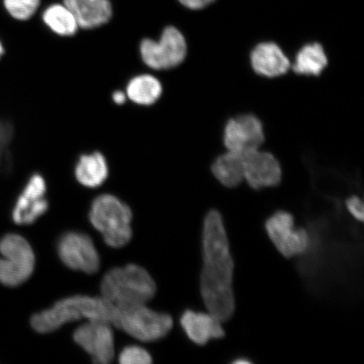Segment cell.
Wrapping results in <instances>:
<instances>
[{
  "instance_id": "obj_16",
  "label": "cell",
  "mask_w": 364,
  "mask_h": 364,
  "mask_svg": "<svg viewBox=\"0 0 364 364\" xmlns=\"http://www.w3.org/2000/svg\"><path fill=\"white\" fill-rule=\"evenodd\" d=\"M250 63L257 74L274 78L289 70L290 62L279 46L263 43L257 46L250 54Z\"/></svg>"
},
{
  "instance_id": "obj_14",
  "label": "cell",
  "mask_w": 364,
  "mask_h": 364,
  "mask_svg": "<svg viewBox=\"0 0 364 364\" xmlns=\"http://www.w3.org/2000/svg\"><path fill=\"white\" fill-rule=\"evenodd\" d=\"M222 321L210 313L186 309L181 314L180 325L188 339L196 345L204 346L212 340L225 338Z\"/></svg>"
},
{
  "instance_id": "obj_8",
  "label": "cell",
  "mask_w": 364,
  "mask_h": 364,
  "mask_svg": "<svg viewBox=\"0 0 364 364\" xmlns=\"http://www.w3.org/2000/svg\"><path fill=\"white\" fill-rule=\"evenodd\" d=\"M268 237L282 256L301 257L311 247V233L304 228H296L292 213L276 211L265 222Z\"/></svg>"
},
{
  "instance_id": "obj_10",
  "label": "cell",
  "mask_w": 364,
  "mask_h": 364,
  "mask_svg": "<svg viewBox=\"0 0 364 364\" xmlns=\"http://www.w3.org/2000/svg\"><path fill=\"white\" fill-rule=\"evenodd\" d=\"M73 339L95 363H110L115 355V341L110 323L88 321L77 328Z\"/></svg>"
},
{
  "instance_id": "obj_27",
  "label": "cell",
  "mask_w": 364,
  "mask_h": 364,
  "mask_svg": "<svg viewBox=\"0 0 364 364\" xmlns=\"http://www.w3.org/2000/svg\"><path fill=\"white\" fill-rule=\"evenodd\" d=\"M4 49L1 42H0V58H1V57L4 55Z\"/></svg>"
},
{
  "instance_id": "obj_11",
  "label": "cell",
  "mask_w": 364,
  "mask_h": 364,
  "mask_svg": "<svg viewBox=\"0 0 364 364\" xmlns=\"http://www.w3.org/2000/svg\"><path fill=\"white\" fill-rule=\"evenodd\" d=\"M265 140L262 122L253 115H241L227 122L224 143L228 151L245 156L261 148Z\"/></svg>"
},
{
  "instance_id": "obj_24",
  "label": "cell",
  "mask_w": 364,
  "mask_h": 364,
  "mask_svg": "<svg viewBox=\"0 0 364 364\" xmlns=\"http://www.w3.org/2000/svg\"><path fill=\"white\" fill-rule=\"evenodd\" d=\"M346 208L354 220L363 222V203L358 196H352L346 201Z\"/></svg>"
},
{
  "instance_id": "obj_18",
  "label": "cell",
  "mask_w": 364,
  "mask_h": 364,
  "mask_svg": "<svg viewBox=\"0 0 364 364\" xmlns=\"http://www.w3.org/2000/svg\"><path fill=\"white\" fill-rule=\"evenodd\" d=\"M127 99L139 106L149 107L156 104L163 93V86L157 77L140 74L133 77L126 86Z\"/></svg>"
},
{
  "instance_id": "obj_4",
  "label": "cell",
  "mask_w": 364,
  "mask_h": 364,
  "mask_svg": "<svg viewBox=\"0 0 364 364\" xmlns=\"http://www.w3.org/2000/svg\"><path fill=\"white\" fill-rule=\"evenodd\" d=\"M89 220L108 247H124L133 237V213L129 205L112 194L99 195L93 200Z\"/></svg>"
},
{
  "instance_id": "obj_22",
  "label": "cell",
  "mask_w": 364,
  "mask_h": 364,
  "mask_svg": "<svg viewBox=\"0 0 364 364\" xmlns=\"http://www.w3.org/2000/svg\"><path fill=\"white\" fill-rule=\"evenodd\" d=\"M41 0H4V7L17 21H28L38 11Z\"/></svg>"
},
{
  "instance_id": "obj_1",
  "label": "cell",
  "mask_w": 364,
  "mask_h": 364,
  "mask_svg": "<svg viewBox=\"0 0 364 364\" xmlns=\"http://www.w3.org/2000/svg\"><path fill=\"white\" fill-rule=\"evenodd\" d=\"M203 268L200 291L208 312L222 322L229 321L235 311L233 289L235 262L220 211L211 209L204 218Z\"/></svg>"
},
{
  "instance_id": "obj_23",
  "label": "cell",
  "mask_w": 364,
  "mask_h": 364,
  "mask_svg": "<svg viewBox=\"0 0 364 364\" xmlns=\"http://www.w3.org/2000/svg\"><path fill=\"white\" fill-rule=\"evenodd\" d=\"M118 360L122 364H149L153 362L151 355L140 346H127L122 350Z\"/></svg>"
},
{
  "instance_id": "obj_21",
  "label": "cell",
  "mask_w": 364,
  "mask_h": 364,
  "mask_svg": "<svg viewBox=\"0 0 364 364\" xmlns=\"http://www.w3.org/2000/svg\"><path fill=\"white\" fill-rule=\"evenodd\" d=\"M328 63L326 54L317 43L304 46L296 56L294 70L299 75H320Z\"/></svg>"
},
{
  "instance_id": "obj_19",
  "label": "cell",
  "mask_w": 364,
  "mask_h": 364,
  "mask_svg": "<svg viewBox=\"0 0 364 364\" xmlns=\"http://www.w3.org/2000/svg\"><path fill=\"white\" fill-rule=\"evenodd\" d=\"M212 172L225 188H236L244 181L243 156L231 151L222 154L213 162Z\"/></svg>"
},
{
  "instance_id": "obj_7",
  "label": "cell",
  "mask_w": 364,
  "mask_h": 364,
  "mask_svg": "<svg viewBox=\"0 0 364 364\" xmlns=\"http://www.w3.org/2000/svg\"><path fill=\"white\" fill-rule=\"evenodd\" d=\"M139 54L145 65L153 70H169L181 65L188 54L183 34L167 26L158 40L145 38L139 44Z\"/></svg>"
},
{
  "instance_id": "obj_26",
  "label": "cell",
  "mask_w": 364,
  "mask_h": 364,
  "mask_svg": "<svg viewBox=\"0 0 364 364\" xmlns=\"http://www.w3.org/2000/svg\"><path fill=\"white\" fill-rule=\"evenodd\" d=\"M112 97L113 102L117 106H122L126 103L127 99L125 91L122 90H116L115 92H113Z\"/></svg>"
},
{
  "instance_id": "obj_17",
  "label": "cell",
  "mask_w": 364,
  "mask_h": 364,
  "mask_svg": "<svg viewBox=\"0 0 364 364\" xmlns=\"http://www.w3.org/2000/svg\"><path fill=\"white\" fill-rule=\"evenodd\" d=\"M75 176L76 181L85 188H100L109 176L106 157L100 152L82 154L75 167Z\"/></svg>"
},
{
  "instance_id": "obj_15",
  "label": "cell",
  "mask_w": 364,
  "mask_h": 364,
  "mask_svg": "<svg viewBox=\"0 0 364 364\" xmlns=\"http://www.w3.org/2000/svg\"><path fill=\"white\" fill-rule=\"evenodd\" d=\"M74 14L80 28L92 30L107 24L113 15L110 0H63Z\"/></svg>"
},
{
  "instance_id": "obj_5",
  "label": "cell",
  "mask_w": 364,
  "mask_h": 364,
  "mask_svg": "<svg viewBox=\"0 0 364 364\" xmlns=\"http://www.w3.org/2000/svg\"><path fill=\"white\" fill-rule=\"evenodd\" d=\"M173 325L174 321L169 314L153 311L146 304L117 309L115 326L144 343L166 338Z\"/></svg>"
},
{
  "instance_id": "obj_9",
  "label": "cell",
  "mask_w": 364,
  "mask_h": 364,
  "mask_svg": "<svg viewBox=\"0 0 364 364\" xmlns=\"http://www.w3.org/2000/svg\"><path fill=\"white\" fill-rule=\"evenodd\" d=\"M57 253L61 262L73 271L94 274L101 266V258L92 239L83 232L63 233L58 240Z\"/></svg>"
},
{
  "instance_id": "obj_2",
  "label": "cell",
  "mask_w": 364,
  "mask_h": 364,
  "mask_svg": "<svg viewBox=\"0 0 364 364\" xmlns=\"http://www.w3.org/2000/svg\"><path fill=\"white\" fill-rule=\"evenodd\" d=\"M117 309L102 297L75 295L59 300L51 308L35 314L31 326L40 334L56 331L63 325L86 318L100 321L115 326Z\"/></svg>"
},
{
  "instance_id": "obj_25",
  "label": "cell",
  "mask_w": 364,
  "mask_h": 364,
  "mask_svg": "<svg viewBox=\"0 0 364 364\" xmlns=\"http://www.w3.org/2000/svg\"><path fill=\"white\" fill-rule=\"evenodd\" d=\"M178 1L190 10L197 11L207 7L215 0H178Z\"/></svg>"
},
{
  "instance_id": "obj_12",
  "label": "cell",
  "mask_w": 364,
  "mask_h": 364,
  "mask_svg": "<svg viewBox=\"0 0 364 364\" xmlns=\"http://www.w3.org/2000/svg\"><path fill=\"white\" fill-rule=\"evenodd\" d=\"M47 190V183L42 175L36 173L30 177L13 208L12 218L16 225L34 224L48 212Z\"/></svg>"
},
{
  "instance_id": "obj_6",
  "label": "cell",
  "mask_w": 364,
  "mask_h": 364,
  "mask_svg": "<svg viewBox=\"0 0 364 364\" xmlns=\"http://www.w3.org/2000/svg\"><path fill=\"white\" fill-rule=\"evenodd\" d=\"M0 284L17 287L33 275L35 254L33 247L23 236L8 234L0 240Z\"/></svg>"
},
{
  "instance_id": "obj_3",
  "label": "cell",
  "mask_w": 364,
  "mask_h": 364,
  "mask_svg": "<svg viewBox=\"0 0 364 364\" xmlns=\"http://www.w3.org/2000/svg\"><path fill=\"white\" fill-rule=\"evenodd\" d=\"M156 289L151 275L136 264L112 268L104 275L101 284L102 297L118 309L146 304Z\"/></svg>"
},
{
  "instance_id": "obj_20",
  "label": "cell",
  "mask_w": 364,
  "mask_h": 364,
  "mask_svg": "<svg viewBox=\"0 0 364 364\" xmlns=\"http://www.w3.org/2000/svg\"><path fill=\"white\" fill-rule=\"evenodd\" d=\"M43 21L54 34L70 38L78 33L80 26L74 14L65 4H53L43 12Z\"/></svg>"
},
{
  "instance_id": "obj_13",
  "label": "cell",
  "mask_w": 364,
  "mask_h": 364,
  "mask_svg": "<svg viewBox=\"0 0 364 364\" xmlns=\"http://www.w3.org/2000/svg\"><path fill=\"white\" fill-rule=\"evenodd\" d=\"M244 181L255 190L273 188L280 184L282 168L277 159L268 152L254 150L243 156Z\"/></svg>"
}]
</instances>
